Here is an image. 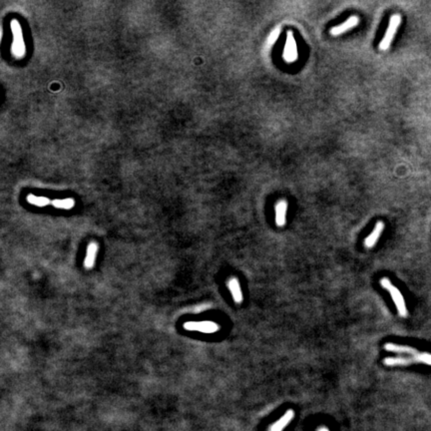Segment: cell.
<instances>
[{
  "mask_svg": "<svg viewBox=\"0 0 431 431\" xmlns=\"http://www.w3.org/2000/svg\"><path fill=\"white\" fill-rule=\"evenodd\" d=\"M379 284L384 289H387L390 292V297L393 300V303L396 307L399 316L402 317V319H406V317L408 316V310H407L405 301H404V298L402 296L401 291L390 281L389 278H381L379 281Z\"/></svg>",
  "mask_w": 431,
  "mask_h": 431,
  "instance_id": "6da1fadb",
  "label": "cell"
},
{
  "mask_svg": "<svg viewBox=\"0 0 431 431\" xmlns=\"http://www.w3.org/2000/svg\"><path fill=\"white\" fill-rule=\"evenodd\" d=\"M401 23V15L400 14H394L390 19V24L385 32V35L383 36L382 40L379 43V49L381 51L388 50L390 46L391 42L393 41V38L397 32V29L399 28Z\"/></svg>",
  "mask_w": 431,
  "mask_h": 431,
  "instance_id": "7a4b0ae2",
  "label": "cell"
},
{
  "mask_svg": "<svg viewBox=\"0 0 431 431\" xmlns=\"http://www.w3.org/2000/svg\"><path fill=\"white\" fill-rule=\"evenodd\" d=\"M11 28L13 32V44H12V53L14 56L21 58L25 53V44L22 38V32L18 22L13 20L11 22Z\"/></svg>",
  "mask_w": 431,
  "mask_h": 431,
  "instance_id": "3957f363",
  "label": "cell"
},
{
  "mask_svg": "<svg viewBox=\"0 0 431 431\" xmlns=\"http://www.w3.org/2000/svg\"><path fill=\"white\" fill-rule=\"evenodd\" d=\"M298 46L296 39L293 37V34L291 31H287V40L285 44V48L283 52V58L287 63H292L298 60Z\"/></svg>",
  "mask_w": 431,
  "mask_h": 431,
  "instance_id": "277c9868",
  "label": "cell"
},
{
  "mask_svg": "<svg viewBox=\"0 0 431 431\" xmlns=\"http://www.w3.org/2000/svg\"><path fill=\"white\" fill-rule=\"evenodd\" d=\"M184 328L187 330L204 333H214L220 330V326L213 322H188L184 325Z\"/></svg>",
  "mask_w": 431,
  "mask_h": 431,
  "instance_id": "5b68a950",
  "label": "cell"
},
{
  "mask_svg": "<svg viewBox=\"0 0 431 431\" xmlns=\"http://www.w3.org/2000/svg\"><path fill=\"white\" fill-rule=\"evenodd\" d=\"M359 22V18L357 16H350L348 20H346L344 23L339 24L337 26H334L330 29V34L332 36H339L344 33H346L347 31L354 28L355 26H357Z\"/></svg>",
  "mask_w": 431,
  "mask_h": 431,
  "instance_id": "8992f818",
  "label": "cell"
},
{
  "mask_svg": "<svg viewBox=\"0 0 431 431\" xmlns=\"http://www.w3.org/2000/svg\"><path fill=\"white\" fill-rule=\"evenodd\" d=\"M384 229H385L384 223L381 222V221H378L375 224V226H374L373 231L371 232V234L365 240V243H364L365 246L367 248H372L377 244V242H378L382 232L384 231Z\"/></svg>",
  "mask_w": 431,
  "mask_h": 431,
  "instance_id": "52a82bcc",
  "label": "cell"
},
{
  "mask_svg": "<svg viewBox=\"0 0 431 431\" xmlns=\"http://www.w3.org/2000/svg\"><path fill=\"white\" fill-rule=\"evenodd\" d=\"M383 364L387 367H407L412 364H417L415 356L412 357H387L383 360Z\"/></svg>",
  "mask_w": 431,
  "mask_h": 431,
  "instance_id": "ba28073f",
  "label": "cell"
},
{
  "mask_svg": "<svg viewBox=\"0 0 431 431\" xmlns=\"http://www.w3.org/2000/svg\"><path fill=\"white\" fill-rule=\"evenodd\" d=\"M294 415H296L294 411L292 410H288L279 420L268 427V431H284V429L292 421Z\"/></svg>",
  "mask_w": 431,
  "mask_h": 431,
  "instance_id": "9c48e42d",
  "label": "cell"
},
{
  "mask_svg": "<svg viewBox=\"0 0 431 431\" xmlns=\"http://www.w3.org/2000/svg\"><path fill=\"white\" fill-rule=\"evenodd\" d=\"M384 349L387 351H390V352H394V353H399V354H410L412 356H415L419 353V351L411 347L408 346H401V345H396V344H392V343H388L384 345Z\"/></svg>",
  "mask_w": 431,
  "mask_h": 431,
  "instance_id": "30bf717a",
  "label": "cell"
},
{
  "mask_svg": "<svg viewBox=\"0 0 431 431\" xmlns=\"http://www.w3.org/2000/svg\"><path fill=\"white\" fill-rule=\"evenodd\" d=\"M288 204L286 200H281L276 205V224L280 228L285 226L287 223V211Z\"/></svg>",
  "mask_w": 431,
  "mask_h": 431,
  "instance_id": "8fae6325",
  "label": "cell"
},
{
  "mask_svg": "<svg viewBox=\"0 0 431 431\" xmlns=\"http://www.w3.org/2000/svg\"><path fill=\"white\" fill-rule=\"evenodd\" d=\"M228 287L232 293V297L236 304H242L244 301V294L241 288V285L237 278H231L228 282Z\"/></svg>",
  "mask_w": 431,
  "mask_h": 431,
  "instance_id": "7c38bea8",
  "label": "cell"
},
{
  "mask_svg": "<svg viewBox=\"0 0 431 431\" xmlns=\"http://www.w3.org/2000/svg\"><path fill=\"white\" fill-rule=\"evenodd\" d=\"M97 253H98V245L96 243L92 242L87 247V254H86L85 261H84L85 268L90 269V268L93 267Z\"/></svg>",
  "mask_w": 431,
  "mask_h": 431,
  "instance_id": "4fadbf2b",
  "label": "cell"
},
{
  "mask_svg": "<svg viewBox=\"0 0 431 431\" xmlns=\"http://www.w3.org/2000/svg\"><path fill=\"white\" fill-rule=\"evenodd\" d=\"M53 206L58 209H65L69 210L74 207V200L73 199H65V200H55L53 201Z\"/></svg>",
  "mask_w": 431,
  "mask_h": 431,
  "instance_id": "5bb4252c",
  "label": "cell"
},
{
  "mask_svg": "<svg viewBox=\"0 0 431 431\" xmlns=\"http://www.w3.org/2000/svg\"><path fill=\"white\" fill-rule=\"evenodd\" d=\"M27 201H28V203L32 204V205L39 206V207L46 206V205H48V204H49V200L47 198H45V197H36L34 195H29L27 197Z\"/></svg>",
  "mask_w": 431,
  "mask_h": 431,
  "instance_id": "9a60e30c",
  "label": "cell"
},
{
  "mask_svg": "<svg viewBox=\"0 0 431 431\" xmlns=\"http://www.w3.org/2000/svg\"><path fill=\"white\" fill-rule=\"evenodd\" d=\"M281 34V26H277L273 31L270 32V34L267 37V48H269L273 46V45L276 43V41L278 40V38L280 37Z\"/></svg>",
  "mask_w": 431,
  "mask_h": 431,
  "instance_id": "2e32d148",
  "label": "cell"
},
{
  "mask_svg": "<svg viewBox=\"0 0 431 431\" xmlns=\"http://www.w3.org/2000/svg\"><path fill=\"white\" fill-rule=\"evenodd\" d=\"M417 364H424L431 367V353L427 352H419L417 355H415Z\"/></svg>",
  "mask_w": 431,
  "mask_h": 431,
  "instance_id": "e0dca14e",
  "label": "cell"
},
{
  "mask_svg": "<svg viewBox=\"0 0 431 431\" xmlns=\"http://www.w3.org/2000/svg\"><path fill=\"white\" fill-rule=\"evenodd\" d=\"M316 431H329V429L328 427H326V426H322L320 428H317Z\"/></svg>",
  "mask_w": 431,
  "mask_h": 431,
  "instance_id": "ac0fdd59",
  "label": "cell"
}]
</instances>
